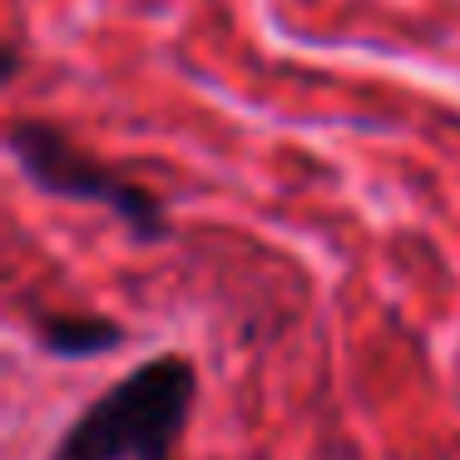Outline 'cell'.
<instances>
[{"mask_svg":"<svg viewBox=\"0 0 460 460\" xmlns=\"http://www.w3.org/2000/svg\"><path fill=\"white\" fill-rule=\"evenodd\" d=\"M199 376L183 357H149L65 426L50 460H164L189 420Z\"/></svg>","mask_w":460,"mask_h":460,"instance_id":"obj_1","label":"cell"},{"mask_svg":"<svg viewBox=\"0 0 460 460\" xmlns=\"http://www.w3.org/2000/svg\"><path fill=\"white\" fill-rule=\"evenodd\" d=\"M11 154L25 169V179L35 189L55 193V199H80V203H104L110 213H119L129 223L134 238H164L169 223H164V203L149 189L129 183L124 173L104 169L100 159H90L84 149H75L60 129L40 119H21L11 124Z\"/></svg>","mask_w":460,"mask_h":460,"instance_id":"obj_2","label":"cell"},{"mask_svg":"<svg viewBox=\"0 0 460 460\" xmlns=\"http://www.w3.org/2000/svg\"><path fill=\"white\" fill-rule=\"evenodd\" d=\"M35 337L55 357H100V351L119 347L124 332L104 317H40L35 322Z\"/></svg>","mask_w":460,"mask_h":460,"instance_id":"obj_3","label":"cell"}]
</instances>
